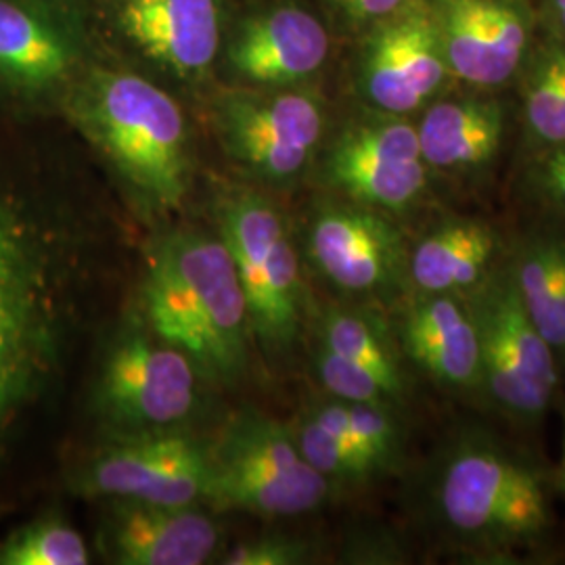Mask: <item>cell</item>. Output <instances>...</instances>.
<instances>
[{"label": "cell", "mask_w": 565, "mask_h": 565, "mask_svg": "<svg viewBox=\"0 0 565 565\" xmlns=\"http://www.w3.org/2000/svg\"><path fill=\"white\" fill-rule=\"evenodd\" d=\"M319 424L343 436L384 473L398 463L403 455L401 427L394 411L380 404L345 403L333 398L310 413Z\"/></svg>", "instance_id": "cell-24"}, {"label": "cell", "mask_w": 565, "mask_h": 565, "mask_svg": "<svg viewBox=\"0 0 565 565\" xmlns=\"http://www.w3.org/2000/svg\"><path fill=\"white\" fill-rule=\"evenodd\" d=\"M107 545L116 564L200 565L216 546V524L193 505H158L116 499Z\"/></svg>", "instance_id": "cell-18"}, {"label": "cell", "mask_w": 565, "mask_h": 565, "mask_svg": "<svg viewBox=\"0 0 565 565\" xmlns=\"http://www.w3.org/2000/svg\"><path fill=\"white\" fill-rule=\"evenodd\" d=\"M509 264L525 310L565 375V228H541L509 247Z\"/></svg>", "instance_id": "cell-22"}, {"label": "cell", "mask_w": 565, "mask_h": 565, "mask_svg": "<svg viewBox=\"0 0 565 565\" xmlns=\"http://www.w3.org/2000/svg\"><path fill=\"white\" fill-rule=\"evenodd\" d=\"M445 51L427 0H411L380 21L364 44L361 88L387 116H404L431 102L448 76Z\"/></svg>", "instance_id": "cell-10"}, {"label": "cell", "mask_w": 565, "mask_h": 565, "mask_svg": "<svg viewBox=\"0 0 565 565\" xmlns=\"http://www.w3.org/2000/svg\"><path fill=\"white\" fill-rule=\"evenodd\" d=\"M207 452L170 431H147L109 446L90 463L82 488L93 497L158 505H195L207 497Z\"/></svg>", "instance_id": "cell-11"}, {"label": "cell", "mask_w": 565, "mask_h": 565, "mask_svg": "<svg viewBox=\"0 0 565 565\" xmlns=\"http://www.w3.org/2000/svg\"><path fill=\"white\" fill-rule=\"evenodd\" d=\"M306 548L287 539H263L243 543L228 553L224 564L228 565H291L302 564Z\"/></svg>", "instance_id": "cell-28"}, {"label": "cell", "mask_w": 565, "mask_h": 565, "mask_svg": "<svg viewBox=\"0 0 565 565\" xmlns=\"http://www.w3.org/2000/svg\"><path fill=\"white\" fill-rule=\"evenodd\" d=\"M553 494L551 471L480 425L448 431L425 471L429 525L476 564H515L551 545Z\"/></svg>", "instance_id": "cell-1"}, {"label": "cell", "mask_w": 565, "mask_h": 565, "mask_svg": "<svg viewBox=\"0 0 565 565\" xmlns=\"http://www.w3.org/2000/svg\"><path fill=\"white\" fill-rule=\"evenodd\" d=\"M398 338L404 356L434 384L459 396L480 394V343L463 296L415 291Z\"/></svg>", "instance_id": "cell-15"}, {"label": "cell", "mask_w": 565, "mask_h": 565, "mask_svg": "<svg viewBox=\"0 0 565 565\" xmlns=\"http://www.w3.org/2000/svg\"><path fill=\"white\" fill-rule=\"evenodd\" d=\"M415 128L427 168L465 172L482 168L499 153L505 114L499 103L440 102L425 109Z\"/></svg>", "instance_id": "cell-21"}, {"label": "cell", "mask_w": 565, "mask_h": 565, "mask_svg": "<svg viewBox=\"0 0 565 565\" xmlns=\"http://www.w3.org/2000/svg\"><path fill=\"white\" fill-rule=\"evenodd\" d=\"M321 348L373 377L394 408L406 398L401 352L377 317L359 310H331L324 317Z\"/></svg>", "instance_id": "cell-23"}, {"label": "cell", "mask_w": 565, "mask_h": 565, "mask_svg": "<svg viewBox=\"0 0 565 565\" xmlns=\"http://www.w3.org/2000/svg\"><path fill=\"white\" fill-rule=\"evenodd\" d=\"M296 438L306 461L329 482H364L377 476V469L356 446L319 424L312 415L306 417Z\"/></svg>", "instance_id": "cell-27"}, {"label": "cell", "mask_w": 565, "mask_h": 565, "mask_svg": "<svg viewBox=\"0 0 565 565\" xmlns=\"http://www.w3.org/2000/svg\"><path fill=\"white\" fill-rule=\"evenodd\" d=\"M121 34L182 78L203 74L221 46L216 0H111Z\"/></svg>", "instance_id": "cell-16"}, {"label": "cell", "mask_w": 565, "mask_h": 565, "mask_svg": "<svg viewBox=\"0 0 565 565\" xmlns=\"http://www.w3.org/2000/svg\"><path fill=\"white\" fill-rule=\"evenodd\" d=\"M308 249L324 279L348 294H377L406 277L403 235L373 207H327L312 223Z\"/></svg>", "instance_id": "cell-14"}, {"label": "cell", "mask_w": 565, "mask_h": 565, "mask_svg": "<svg viewBox=\"0 0 565 565\" xmlns=\"http://www.w3.org/2000/svg\"><path fill=\"white\" fill-rule=\"evenodd\" d=\"M57 239L0 189V443L60 369L67 268Z\"/></svg>", "instance_id": "cell-2"}, {"label": "cell", "mask_w": 565, "mask_h": 565, "mask_svg": "<svg viewBox=\"0 0 565 565\" xmlns=\"http://www.w3.org/2000/svg\"><path fill=\"white\" fill-rule=\"evenodd\" d=\"M78 60L72 34L49 15L18 0H0V78L42 90L67 78Z\"/></svg>", "instance_id": "cell-20"}, {"label": "cell", "mask_w": 565, "mask_h": 565, "mask_svg": "<svg viewBox=\"0 0 565 565\" xmlns=\"http://www.w3.org/2000/svg\"><path fill=\"white\" fill-rule=\"evenodd\" d=\"M142 310L153 333L203 375L233 382L245 369L252 329L237 268L221 237L182 231L149 256Z\"/></svg>", "instance_id": "cell-3"}, {"label": "cell", "mask_w": 565, "mask_h": 565, "mask_svg": "<svg viewBox=\"0 0 565 565\" xmlns=\"http://www.w3.org/2000/svg\"><path fill=\"white\" fill-rule=\"evenodd\" d=\"M525 124L546 147L565 142V49L551 51L525 88Z\"/></svg>", "instance_id": "cell-26"}, {"label": "cell", "mask_w": 565, "mask_h": 565, "mask_svg": "<svg viewBox=\"0 0 565 565\" xmlns=\"http://www.w3.org/2000/svg\"><path fill=\"white\" fill-rule=\"evenodd\" d=\"M446 65L459 81L494 88L524 60L530 21L520 0H427Z\"/></svg>", "instance_id": "cell-13"}, {"label": "cell", "mask_w": 565, "mask_h": 565, "mask_svg": "<svg viewBox=\"0 0 565 565\" xmlns=\"http://www.w3.org/2000/svg\"><path fill=\"white\" fill-rule=\"evenodd\" d=\"M221 239L242 282L252 331L281 350L302 329L300 260L281 212L254 191H235L218 207Z\"/></svg>", "instance_id": "cell-7"}, {"label": "cell", "mask_w": 565, "mask_h": 565, "mask_svg": "<svg viewBox=\"0 0 565 565\" xmlns=\"http://www.w3.org/2000/svg\"><path fill=\"white\" fill-rule=\"evenodd\" d=\"M553 476V490L565 501V411H564V445H562V457L559 463L551 471Z\"/></svg>", "instance_id": "cell-31"}, {"label": "cell", "mask_w": 565, "mask_h": 565, "mask_svg": "<svg viewBox=\"0 0 565 565\" xmlns=\"http://www.w3.org/2000/svg\"><path fill=\"white\" fill-rule=\"evenodd\" d=\"M321 102L303 90H235L216 103L226 153L268 181L302 172L323 137Z\"/></svg>", "instance_id": "cell-8"}, {"label": "cell", "mask_w": 565, "mask_h": 565, "mask_svg": "<svg viewBox=\"0 0 565 565\" xmlns=\"http://www.w3.org/2000/svg\"><path fill=\"white\" fill-rule=\"evenodd\" d=\"M509 245L478 218L450 216L408 249L406 277L419 294L467 296L505 260Z\"/></svg>", "instance_id": "cell-19"}, {"label": "cell", "mask_w": 565, "mask_h": 565, "mask_svg": "<svg viewBox=\"0 0 565 565\" xmlns=\"http://www.w3.org/2000/svg\"><path fill=\"white\" fill-rule=\"evenodd\" d=\"M329 55L323 23L300 7H273L243 21L228 44L233 70L247 81L285 86L319 72Z\"/></svg>", "instance_id": "cell-17"}, {"label": "cell", "mask_w": 565, "mask_h": 565, "mask_svg": "<svg viewBox=\"0 0 565 565\" xmlns=\"http://www.w3.org/2000/svg\"><path fill=\"white\" fill-rule=\"evenodd\" d=\"M70 116L145 202L181 207L189 191L186 124L166 90L132 72L93 70L72 95Z\"/></svg>", "instance_id": "cell-4"}, {"label": "cell", "mask_w": 565, "mask_h": 565, "mask_svg": "<svg viewBox=\"0 0 565 565\" xmlns=\"http://www.w3.org/2000/svg\"><path fill=\"white\" fill-rule=\"evenodd\" d=\"M207 497L216 505L268 518L303 515L323 505L331 482L306 461L296 434L263 415H242L207 450Z\"/></svg>", "instance_id": "cell-6"}, {"label": "cell", "mask_w": 565, "mask_h": 565, "mask_svg": "<svg viewBox=\"0 0 565 565\" xmlns=\"http://www.w3.org/2000/svg\"><path fill=\"white\" fill-rule=\"evenodd\" d=\"M539 179L546 198L565 212V142L548 147V153L539 170Z\"/></svg>", "instance_id": "cell-29"}, {"label": "cell", "mask_w": 565, "mask_h": 565, "mask_svg": "<svg viewBox=\"0 0 565 565\" xmlns=\"http://www.w3.org/2000/svg\"><path fill=\"white\" fill-rule=\"evenodd\" d=\"M465 300L480 343V396L513 424H539L555 403L562 371L525 310L509 258Z\"/></svg>", "instance_id": "cell-5"}, {"label": "cell", "mask_w": 565, "mask_h": 565, "mask_svg": "<svg viewBox=\"0 0 565 565\" xmlns=\"http://www.w3.org/2000/svg\"><path fill=\"white\" fill-rule=\"evenodd\" d=\"M327 174L364 207L403 212L422 198L427 184L417 128L396 118L352 126L333 145Z\"/></svg>", "instance_id": "cell-12"}, {"label": "cell", "mask_w": 565, "mask_h": 565, "mask_svg": "<svg viewBox=\"0 0 565 565\" xmlns=\"http://www.w3.org/2000/svg\"><path fill=\"white\" fill-rule=\"evenodd\" d=\"M553 4H555L557 15H559V21H562V25L565 28V0H553Z\"/></svg>", "instance_id": "cell-32"}, {"label": "cell", "mask_w": 565, "mask_h": 565, "mask_svg": "<svg viewBox=\"0 0 565 565\" xmlns=\"http://www.w3.org/2000/svg\"><path fill=\"white\" fill-rule=\"evenodd\" d=\"M88 548L72 525L57 518L20 527L0 543V565H86Z\"/></svg>", "instance_id": "cell-25"}, {"label": "cell", "mask_w": 565, "mask_h": 565, "mask_svg": "<svg viewBox=\"0 0 565 565\" xmlns=\"http://www.w3.org/2000/svg\"><path fill=\"white\" fill-rule=\"evenodd\" d=\"M411 0H333L348 20L356 23H380L404 9Z\"/></svg>", "instance_id": "cell-30"}, {"label": "cell", "mask_w": 565, "mask_h": 565, "mask_svg": "<svg viewBox=\"0 0 565 565\" xmlns=\"http://www.w3.org/2000/svg\"><path fill=\"white\" fill-rule=\"evenodd\" d=\"M195 364L179 348L128 335L103 364L97 401L107 419L124 429L162 431L195 408Z\"/></svg>", "instance_id": "cell-9"}]
</instances>
